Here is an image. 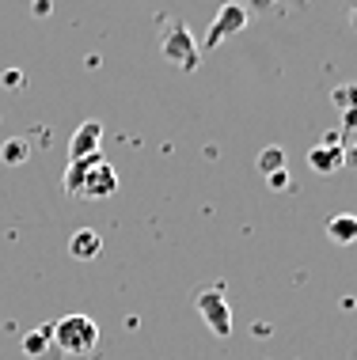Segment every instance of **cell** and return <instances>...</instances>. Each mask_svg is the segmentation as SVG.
Masks as SVG:
<instances>
[{
	"mask_svg": "<svg viewBox=\"0 0 357 360\" xmlns=\"http://www.w3.org/2000/svg\"><path fill=\"white\" fill-rule=\"evenodd\" d=\"M92 160H95V155H88V160H73L69 167H65V190H69L73 198H76V193H80V182H84V174H88Z\"/></svg>",
	"mask_w": 357,
	"mask_h": 360,
	"instance_id": "11",
	"label": "cell"
},
{
	"mask_svg": "<svg viewBox=\"0 0 357 360\" xmlns=\"http://www.w3.org/2000/svg\"><path fill=\"white\" fill-rule=\"evenodd\" d=\"M331 103L339 106L342 114H346V110H353V106H357V84H342V87H334V91H331Z\"/></svg>",
	"mask_w": 357,
	"mask_h": 360,
	"instance_id": "14",
	"label": "cell"
},
{
	"mask_svg": "<svg viewBox=\"0 0 357 360\" xmlns=\"http://www.w3.org/2000/svg\"><path fill=\"white\" fill-rule=\"evenodd\" d=\"M251 8H258V12H266V8H274V4H282V0H247Z\"/></svg>",
	"mask_w": 357,
	"mask_h": 360,
	"instance_id": "16",
	"label": "cell"
},
{
	"mask_svg": "<svg viewBox=\"0 0 357 360\" xmlns=\"http://www.w3.org/2000/svg\"><path fill=\"white\" fill-rule=\"evenodd\" d=\"M69 255L76 262H95L103 255V239H99V231H92V228H80V231H73V239H69Z\"/></svg>",
	"mask_w": 357,
	"mask_h": 360,
	"instance_id": "9",
	"label": "cell"
},
{
	"mask_svg": "<svg viewBox=\"0 0 357 360\" xmlns=\"http://www.w3.org/2000/svg\"><path fill=\"white\" fill-rule=\"evenodd\" d=\"M194 304H198L201 323L213 330L217 338H232V307H228L225 292H220V288H206V292H198Z\"/></svg>",
	"mask_w": 357,
	"mask_h": 360,
	"instance_id": "3",
	"label": "cell"
},
{
	"mask_svg": "<svg viewBox=\"0 0 357 360\" xmlns=\"http://www.w3.org/2000/svg\"><path fill=\"white\" fill-rule=\"evenodd\" d=\"M266 182H270V186H274V190H285V186H289V171H277V174H266Z\"/></svg>",
	"mask_w": 357,
	"mask_h": 360,
	"instance_id": "15",
	"label": "cell"
},
{
	"mask_svg": "<svg viewBox=\"0 0 357 360\" xmlns=\"http://www.w3.org/2000/svg\"><path fill=\"white\" fill-rule=\"evenodd\" d=\"M0 155H4L8 167H19V163H27V141H4V148H0Z\"/></svg>",
	"mask_w": 357,
	"mask_h": 360,
	"instance_id": "13",
	"label": "cell"
},
{
	"mask_svg": "<svg viewBox=\"0 0 357 360\" xmlns=\"http://www.w3.org/2000/svg\"><path fill=\"white\" fill-rule=\"evenodd\" d=\"M54 345L61 356H88L95 345H99V326H95L92 315H61L54 323Z\"/></svg>",
	"mask_w": 357,
	"mask_h": 360,
	"instance_id": "1",
	"label": "cell"
},
{
	"mask_svg": "<svg viewBox=\"0 0 357 360\" xmlns=\"http://www.w3.org/2000/svg\"><path fill=\"white\" fill-rule=\"evenodd\" d=\"M103 144V125L99 122H84L76 125L73 141H69V160H88V155H99Z\"/></svg>",
	"mask_w": 357,
	"mask_h": 360,
	"instance_id": "7",
	"label": "cell"
},
{
	"mask_svg": "<svg viewBox=\"0 0 357 360\" xmlns=\"http://www.w3.org/2000/svg\"><path fill=\"white\" fill-rule=\"evenodd\" d=\"M308 167L315 174H334L339 167H346V144L339 133H327L323 144H315L312 152H308Z\"/></svg>",
	"mask_w": 357,
	"mask_h": 360,
	"instance_id": "5",
	"label": "cell"
},
{
	"mask_svg": "<svg viewBox=\"0 0 357 360\" xmlns=\"http://www.w3.org/2000/svg\"><path fill=\"white\" fill-rule=\"evenodd\" d=\"M23 356L27 360H61V353H57V345H54V323L35 326L31 334L23 338Z\"/></svg>",
	"mask_w": 357,
	"mask_h": 360,
	"instance_id": "8",
	"label": "cell"
},
{
	"mask_svg": "<svg viewBox=\"0 0 357 360\" xmlns=\"http://www.w3.org/2000/svg\"><path fill=\"white\" fill-rule=\"evenodd\" d=\"M327 236H331V243H342V247L357 243V217H353V212H339V217H331V220H327Z\"/></svg>",
	"mask_w": 357,
	"mask_h": 360,
	"instance_id": "10",
	"label": "cell"
},
{
	"mask_svg": "<svg viewBox=\"0 0 357 360\" xmlns=\"http://www.w3.org/2000/svg\"><path fill=\"white\" fill-rule=\"evenodd\" d=\"M163 57L182 65L187 72L198 69V46H194V38H190L187 27H171L168 31V38H163Z\"/></svg>",
	"mask_w": 357,
	"mask_h": 360,
	"instance_id": "6",
	"label": "cell"
},
{
	"mask_svg": "<svg viewBox=\"0 0 357 360\" xmlns=\"http://www.w3.org/2000/svg\"><path fill=\"white\" fill-rule=\"evenodd\" d=\"M35 15H50V0H35Z\"/></svg>",
	"mask_w": 357,
	"mask_h": 360,
	"instance_id": "17",
	"label": "cell"
},
{
	"mask_svg": "<svg viewBox=\"0 0 357 360\" xmlns=\"http://www.w3.org/2000/svg\"><path fill=\"white\" fill-rule=\"evenodd\" d=\"M350 23H353V31H357V8H353V15H350Z\"/></svg>",
	"mask_w": 357,
	"mask_h": 360,
	"instance_id": "18",
	"label": "cell"
},
{
	"mask_svg": "<svg viewBox=\"0 0 357 360\" xmlns=\"http://www.w3.org/2000/svg\"><path fill=\"white\" fill-rule=\"evenodd\" d=\"M114 193H118V171H114L111 163L103 160V152H99L92 160L88 174H84L80 193H76V198H80V201H107V198H114Z\"/></svg>",
	"mask_w": 357,
	"mask_h": 360,
	"instance_id": "2",
	"label": "cell"
},
{
	"mask_svg": "<svg viewBox=\"0 0 357 360\" xmlns=\"http://www.w3.org/2000/svg\"><path fill=\"white\" fill-rule=\"evenodd\" d=\"M247 19H251V12L239 0H232V4H220L217 8V19L209 23V31H206V42H201V50H217L225 38H232V34H239L247 27Z\"/></svg>",
	"mask_w": 357,
	"mask_h": 360,
	"instance_id": "4",
	"label": "cell"
},
{
	"mask_svg": "<svg viewBox=\"0 0 357 360\" xmlns=\"http://www.w3.org/2000/svg\"><path fill=\"white\" fill-rule=\"evenodd\" d=\"M258 171H263V174L285 171V148H263V152H258Z\"/></svg>",
	"mask_w": 357,
	"mask_h": 360,
	"instance_id": "12",
	"label": "cell"
}]
</instances>
